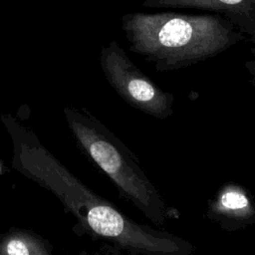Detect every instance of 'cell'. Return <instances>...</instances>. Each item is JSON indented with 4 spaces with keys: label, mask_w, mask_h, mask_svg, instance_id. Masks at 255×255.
I'll return each instance as SVG.
<instances>
[{
    "label": "cell",
    "mask_w": 255,
    "mask_h": 255,
    "mask_svg": "<svg viewBox=\"0 0 255 255\" xmlns=\"http://www.w3.org/2000/svg\"><path fill=\"white\" fill-rule=\"evenodd\" d=\"M51 245L26 230H10L0 238V255H47Z\"/></svg>",
    "instance_id": "cell-5"
},
{
    "label": "cell",
    "mask_w": 255,
    "mask_h": 255,
    "mask_svg": "<svg viewBox=\"0 0 255 255\" xmlns=\"http://www.w3.org/2000/svg\"><path fill=\"white\" fill-rule=\"evenodd\" d=\"M64 114L81 150L111 179L121 197L155 225L179 216L176 209L167 207L134 154L98 119L87 111L70 108Z\"/></svg>",
    "instance_id": "cell-2"
},
{
    "label": "cell",
    "mask_w": 255,
    "mask_h": 255,
    "mask_svg": "<svg viewBox=\"0 0 255 255\" xmlns=\"http://www.w3.org/2000/svg\"><path fill=\"white\" fill-rule=\"evenodd\" d=\"M205 216L224 231H239L255 223V201L244 186L226 182L208 199Z\"/></svg>",
    "instance_id": "cell-4"
},
{
    "label": "cell",
    "mask_w": 255,
    "mask_h": 255,
    "mask_svg": "<svg viewBox=\"0 0 255 255\" xmlns=\"http://www.w3.org/2000/svg\"><path fill=\"white\" fill-rule=\"evenodd\" d=\"M100 61L107 81L127 104L158 120L172 116L173 95L144 75L118 43L103 47Z\"/></svg>",
    "instance_id": "cell-3"
},
{
    "label": "cell",
    "mask_w": 255,
    "mask_h": 255,
    "mask_svg": "<svg viewBox=\"0 0 255 255\" xmlns=\"http://www.w3.org/2000/svg\"><path fill=\"white\" fill-rule=\"evenodd\" d=\"M129 50L158 72H170L212 58L244 39L216 16L134 13L123 17Z\"/></svg>",
    "instance_id": "cell-1"
},
{
    "label": "cell",
    "mask_w": 255,
    "mask_h": 255,
    "mask_svg": "<svg viewBox=\"0 0 255 255\" xmlns=\"http://www.w3.org/2000/svg\"><path fill=\"white\" fill-rule=\"evenodd\" d=\"M150 6H174L196 7L219 10L229 13L243 14L249 17L250 12L255 10V0H155L149 1Z\"/></svg>",
    "instance_id": "cell-6"
}]
</instances>
